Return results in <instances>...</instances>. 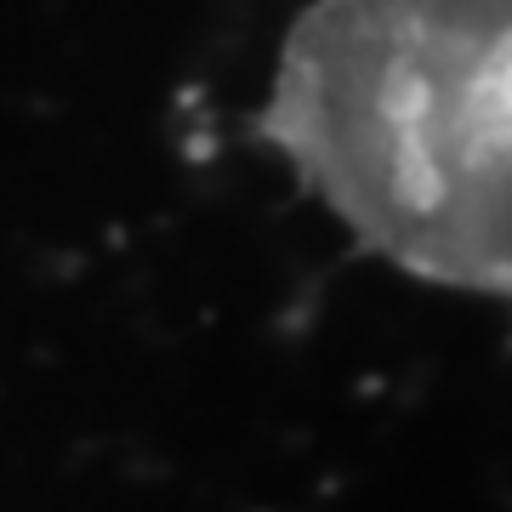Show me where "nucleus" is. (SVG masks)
<instances>
[{
    "label": "nucleus",
    "mask_w": 512,
    "mask_h": 512,
    "mask_svg": "<svg viewBox=\"0 0 512 512\" xmlns=\"http://www.w3.org/2000/svg\"><path fill=\"white\" fill-rule=\"evenodd\" d=\"M262 137L365 256L507 296V0H313Z\"/></svg>",
    "instance_id": "nucleus-1"
}]
</instances>
